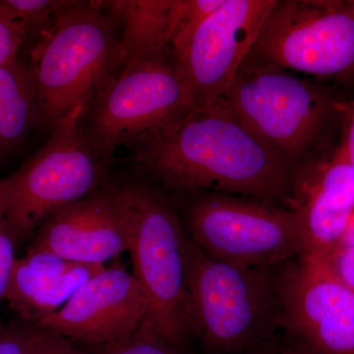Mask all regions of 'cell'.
I'll return each mask as SVG.
<instances>
[{"instance_id":"obj_5","label":"cell","mask_w":354,"mask_h":354,"mask_svg":"<svg viewBox=\"0 0 354 354\" xmlns=\"http://www.w3.org/2000/svg\"><path fill=\"white\" fill-rule=\"evenodd\" d=\"M184 251L192 334L204 354H244L278 333L274 268L221 262L188 234Z\"/></svg>"},{"instance_id":"obj_2","label":"cell","mask_w":354,"mask_h":354,"mask_svg":"<svg viewBox=\"0 0 354 354\" xmlns=\"http://www.w3.org/2000/svg\"><path fill=\"white\" fill-rule=\"evenodd\" d=\"M223 97L281 160L293 186L341 142L348 102L295 72L247 57Z\"/></svg>"},{"instance_id":"obj_9","label":"cell","mask_w":354,"mask_h":354,"mask_svg":"<svg viewBox=\"0 0 354 354\" xmlns=\"http://www.w3.org/2000/svg\"><path fill=\"white\" fill-rule=\"evenodd\" d=\"M279 337L295 354H354V290L328 258L274 268Z\"/></svg>"},{"instance_id":"obj_23","label":"cell","mask_w":354,"mask_h":354,"mask_svg":"<svg viewBox=\"0 0 354 354\" xmlns=\"http://www.w3.org/2000/svg\"><path fill=\"white\" fill-rule=\"evenodd\" d=\"M29 324L41 354H85L64 335L35 324Z\"/></svg>"},{"instance_id":"obj_22","label":"cell","mask_w":354,"mask_h":354,"mask_svg":"<svg viewBox=\"0 0 354 354\" xmlns=\"http://www.w3.org/2000/svg\"><path fill=\"white\" fill-rule=\"evenodd\" d=\"M28 36L23 26L0 10V65L18 59V53Z\"/></svg>"},{"instance_id":"obj_10","label":"cell","mask_w":354,"mask_h":354,"mask_svg":"<svg viewBox=\"0 0 354 354\" xmlns=\"http://www.w3.org/2000/svg\"><path fill=\"white\" fill-rule=\"evenodd\" d=\"M195 104L171 55L120 72L86 109L83 128L104 157L136 144Z\"/></svg>"},{"instance_id":"obj_3","label":"cell","mask_w":354,"mask_h":354,"mask_svg":"<svg viewBox=\"0 0 354 354\" xmlns=\"http://www.w3.org/2000/svg\"><path fill=\"white\" fill-rule=\"evenodd\" d=\"M31 53L39 125L50 130L78 106L88 108L120 73L116 23L102 1L69 0Z\"/></svg>"},{"instance_id":"obj_26","label":"cell","mask_w":354,"mask_h":354,"mask_svg":"<svg viewBox=\"0 0 354 354\" xmlns=\"http://www.w3.org/2000/svg\"><path fill=\"white\" fill-rule=\"evenodd\" d=\"M339 147L344 151L354 172V100L348 102V113L344 120Z\"/></svg>"},{"instance_id":"obj_21","label":"cell","mask_w":354,"mask_h":354,"mask_svg":"<svg viewBox=\"0 0 354 354\" xmlns=\"http://www.w3.org/2000/svg\"><path fill=\"white\" fill-rule=\"evenodd\" d=\"M0 354H41L29 323L0 326Z\"/></svg>"},{"instance_id":"obj_14","label":"cell","mask_w":354,"mask_h":354,"mask_svg":"<svg viewBox=\"0 0 354 354\" xmlns=\"http://www.w3.org/2000/svg\"><path fill=\"white\" fill-rule=\"evenodd\" d=\"M304 255L330 258L341 245L354 216V172L341 147L293 187Z\"/></svg>"},{"instance_id":"obj_7","label":"cell","mask_w":354,"mask_h":354,"mask_svg":"<svg viewBox=\"0 0 354 354\" xmlns=\"http://www.w3.org/2000/svg\"><path fill=\"white\" fill-rule=\"evenodd\" d=\"M180 218L191 241L211 257L242 268L272 269L305 253L295 209L221 193L187 195Z\"/></svg>"},{"instance_id":"obj_15","label":"cell","mask_w":354,"mask_h":354,"mask_svg":"<svg viewBox=\"0 0 354 354\" xmlns=\"http://www.w3.org/2000/svg\"><path fill=\"white\" fill-rule=\"evenodd\" d=\"M104 268L28 250L16 259L6 301L23 322L38 324L62 308L81 286Z\"/></svg>"},{"instance_id":"obj_12","label":"cell","mask_w":354,"mask_h":354,"mask_svg":"<svg viewBox=\"0 0 354 354\" xmlns=\"http://www.w3.org/2000/svg\"><path fill=\"white\" fill-rule=\"evenodd\" d=\"M133 232L134 216L123 185H106L50 216L28 250L104 266L129 251Z\"/></svg>"},{"instance_id":"obj_25","label":"cell","mask_w":354,"mask_h":354,"mask_svg":"<svg viewBox=\"0 0 354 354\" xmlns=\"http://www.w3.org/2000/svg\"><path fill=\"white\" fill-rule=\"evenodd\" d=\"M328 259L339 278L354 290V246L339 247Z\"/></svg>"},{"instance_id":"obj_16","label":"cell","mask_w":354,"mask_h":354,"mask_svg":"<svg viewBox=\"0 0 354 354\" xmlns=\"http://www.w3.org/2000/svg\"><path fill=\"white\" fill-rule=\"evenodd\" d=\"M118 31L120 72L171 55L181 0L102 1Z\"/></svg>"},{"instance_id":"obj_8","label":"cell","mask_w":354,"mask_h":354,"mask_svg":"<svg viewBox=\"0 0 354 354\" xmlns=\"http://www.w3.org/2000/svg\"><path fill=\"white\" fill-rule=\"evenodd\" d=\"M248 57L354 87V0H276Z\"/></svg>"},{"instance_id":"obj_13","label":"cell","mask_w":354,"mask_h":354,"mask_svg":"<svg viewBox=\"0 0 354 354\" xmlns=\"http://www.w3.org/2000/svg\"><path fill=\"white\" fill-rule=\"evenodd\" d=\"M148 304L133 274L104 268L75 291L57 312L35 324L87 346L127 339L141 328Z\"/></svg>"},{"instance_id":"obj_27","label":"cell","mask_w":354,"mask_h":354,"mask_svg":"<svg viewBox=\"0 0 354 354\" xmlns=\"http://www.w3.org/2000/svg\"><path fill=\"white\" fill-rule=\"evenodd\" d=\"M244 354H295L283 344L278 334L258 344Z\"/></svg>"},{"instance_id":"obj_6","label":"cell","mask_w":354,"mask_h":354,"mask_svg":"<svg viewBox=\"0 0 354 354\" xmlns=\"http://www.w3.org/2000/svg\"><path fill=\"white\" fill-rule=\"evenodd\" d=\"M134 216L133 276L148 304L141 327L188 349L193 339L186 286V230L174 206L141 183L123 185Z\"/></svg>"},{"instance_id":"obj_4","label":"cell","mask_w":354,"mask_h":354,"mask_svg":"<svg viewBox=\"0 0 354 354\" xmlns=\"http://www.w3.org/2000/svg\"><path fill=\"white\" fill-rule=\"evenodd\" d=\"M86 109L78 106L69 111L32 157L0 178V221L15 245L32 239L60 209L106 186L109 158L86 136Z\"/></svg>"},{"instance_id":"obj_11","label":"cell","mask_w":354,"mask_h":354,"mask_svg":"<svg viewBox=\"0 0 354 354\" xmlns=\"http://www.w3.org/2000/svg\"><path fill=\"white\" fill-rule=\"evenodd\" d=\"M274 3L276 0H225L183 46L171 50L195 104L225 95Z\"/></svg>"},{"instance_id":"obj_24","label":"cell","mask_w":354,"mask_h":354,"mask_svg":"<svg viewBox=\"0 0 354 354\" xmlns=\"http://www.w3.org/2000/svg\"><path fill=\"white\" fill-rule=\"evenodd\" d=\"M15 243L0 221V304L6 301L9 281L15 265Z\"/></svg>"},{"instance_id":"obj_20","label":"cell","mask_w":354,"mask_h":354,"mask_svg":"<svg viewBox=\"0 0 354 354\" xmlns=\"http://www.w3.org/2000/svg\"><path fill=\"white\" fill-rule=\"evenodd\" d=\"M223 3L225 0H181L171 50L183 46L197 28Z\"/></svg>"},{"instance_id":"obj_1","label":"cell","mask_w":354,"mask_h":354,"mask_svg":"<svg viewBox=\"0 0 354 354\" xmlns=\"http://www.w3.org/2000/svg\"><path fill=\"white\" fill-rule=\"evenodd\" d=\"M133 153L137 167L165 189L239 195L292 209L288 169L225 97L193 104L134 144Z\"/></svg>"},{"instance_id":"obj_19","label":"cell","mask_w":354,"mask_h":354,"mask_svg":"<svg viewBox=\"0 0 354 354\" xmlns=\"http://www.w3.org/2000/svg\"><path fill=\"white\" fill-rule=\"evenodd\" d=\"M88 348V354H192L144 327L121 341Z\"/></svg>"},{"instance_id":"obj_17","label":"cell","mask_w":354,"mask_h":354,"mask_svg":"<svg viewBox=\"0 0 354 354\" xmlns=\"http://www.w3.org/2000/svg\"><path fill=\"white\" fill-rule=\"evenodd\" d=\"M37 125L39 100L31 67L19 59L0 65V149L17 146Z\"/></svg>"},{"instance_id":"obj_18","label":"cell","mask_w":354,"mask_h":354,"mask_svg":"<svg viewBox=\"0 0 354 354\" xmlns=\"http://www.w3.org/2000/svg\"><path fill=\"white\" fill-rule=\"evenodd\" d=\"M69 0H0V10L28 34L43 31Z\"/></svg>"}]
</instances>
